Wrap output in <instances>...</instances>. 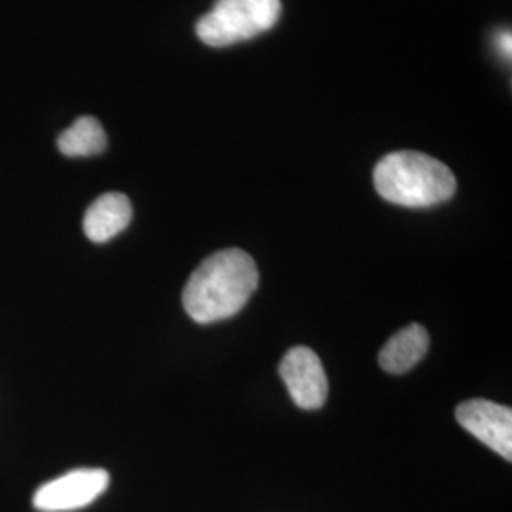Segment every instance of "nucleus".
<instances>
[{
    "instance_id": "obj_2",
    "label": "nucleus",
    "mask_w": 512,
    "mask_h": 512,
    "mask_svg": "<svg viewBox=\"0 0 512 512\" xmlns=\"http://www.w3.org/2000/svg\"><path fill=\"white\" fill-rule=\"evenodd\" d=\"M374 186L385 202L401 207H433L456 194L448 165L414 150L391 152L374 169Z\"/></svg>"
},
{
    "instance_id": "obj_1",
    "label": "nucleus",
    "mask_w": 512,
    "mask_h": 512,
    "mask_svg": "<svg viewBox=\"0 0 512 512\" xmlns=\"http://www.w3.org/2000/svg\"><path fill=\"white\" fill-rule=\"evenodd\" d=\"M256 287L253 256L241 249H224L205 258L190 275L184 287V310L196 323H217L243 310Z\"/></svg>"
},
{
    "instance_id": "obj_7",
    "label": "nucleus",
    "mask_w": 512,
    "mask_h": 512,
    "mask_svg": "<svg viewBox=\"0 0 512 512\" xmlns=\"http://www.w3.org/2000/svg\"><path fill=\"white\" fill-rule=\"evenodd\" d=\"M131 215L133 209L128 196L118 192L103 194L88 207L84 215V232L93 243H105L128 228Z\"/></svg>"
},
{
    "instance_id": "obj_8",
    "label": "nucleus",
    "mask_w": 512,
    "mask_h": 512,
    "mask_svg": "<svg viewBox=\"0 0 512 512\" xmlns=\"http://www.w3.org/2000/svg\"><path fill=\"white\" fill-rule=\"evenodd\" d=\"M429 349V334L418 323L399 330L382 351L380 366L389 374H404L420 363Z\"/></svg>"
},
{
    "instance_id": "obj_9",
    "label": "nucleus",
    "mask_w": 512,
    "mask_h": 512,
    "mask_svg": "<svg viewBox=\"0 0 512 512\" xmlns=\"http://www.w3.org/2000/svg\"><path fill=\"white\" fill-rule=\"evenodd\" d=\"M57 148L69 158H86L107 148V133L93 116H82L57 137Z\"/></svg>"
},
{
    "instance_id": "obj_5",
    "label": "nucleus",
    "mask_w": 512,
    "mask_h": 512,
    "mask_svg": "<svg viewBox=\"0 0 512 512\" xmlns=\"http://www.w3.org/2000/svg\"><path fill=\"white\" fill-rule=\"evenodd\" d=\"M279 374L298 408L317 410L327 403V374L313 349L302 346L289 349L279 365Z\"/></svg>"
},
{
    "instance_id": "obj_4",
    "label": "nucleus",
    "mask_w": 512,
    "mask_h": 512,
    "mask_svg": "<svg viewBox=\"0 0 512 512\" xmlns=\"http://www.w3.org/2000/svg\"><path fill=\"white\" fill-rule=\"evenodd\" d=\"M105 469H74L42 484L33 495V505L40 512H71L92 505L109 488Z\"/></svg>"
},
{
    "instance_id": "obj_6",
    "label": "nucleus",
    "mask_w": 512,
    "mask_h": 512,
    "mask_svg": "<svg viewBox=\"0 0 512 512\" xmlns=\"http://www.w3.org/2000/svg\"><path fill=\"white\" fill-rule=\"evenodd\" d=\"M456 420L473 437L492 448L501 458L512 459V410L486 399L459 404Z\"/></svg>"
},
{
    "instance_id": "obj_10",
    "label": "nucleus",
    "mask_w": 512,
    "mask_h": 512,
    "mask_svg": "<svg viewBox=\"0 0 512 512\" xmlns=\"http://www.w3.org/2000/svg\"><path fill=\"white\" fill-rule=\"evenodd\" d=\"M495 48H497V52L499 55L503 57V59H507V61H511L512 55V35L511 31L507 29V31H499L494 38Z\"/></svg>"
},
{
    "instance_id": "obj_3",
    "label": "nucleus",
    "mask_w": 512,
    "mask_h": 512,
    "mask_svg": "<svg viewBox=\"0 0 512 512\" xmlns=\"http://www.w3.org/2000/svg\"><path fill=\"white\" fill-rule=\"evenodd\" d=\"M281 16V0H217L196 25V35L211 48L232 46L270 31Z\"/></svg>"
}]
</instances>
